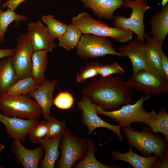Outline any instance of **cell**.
<instances>
[{
	"label": "cell",
	"instance_id": "4fadbf2b",
	"mask_svg": "<svg viewBox=\"0 0 168 168\" xmlns=\"http://www.w3.org/2000/svg\"><path fill=\"white\" fill-rule=\"evenodd\" d=\"M12 153L15 155V161L21 164L24 168H37L44 153L43 146L40 144L37 148L29 149L25 147L21 142L14 140L11 145Z\"/></svg>",
	"mask_w": 168,
	"mask_h": 168
},
{
	"label": "cell",
	"instance_id": "5b68a950",
	"mask_svg": "<svg viewBox=\"0 0 168 168\" xmlns=\"http://www.w3.org/2000/svg\"><path fill=\"white\" fill-rule=\"evenodd\" d=\"M123 127L130 145L135 147L144 156H150L153 153L161 157L168 151V142L160 135L153 134L150 128L145 127L141 131H138Z\"/></svg>",
	"mask_w": 168,
	"mask_h": 168
},
{
	"label": "cell",
	"instance_id": "7402d4cb",
	"mask_svg": "<svg viewBox=\"0 0 168 168\" xmlns=\"http://www.w3.org/2000/svg\"><path fill=\"white\" fill-rule=\"evenodd\" d=\"M147 41L144 43V49L148 65L161 71V60L163 52L162 44L152 37L144 35Z\"/></svg>",
	"mask_w": 168,
	"mask_h": 168
},
{
	"label": "cell",
	"instance_id": "7a4b0ae2",
	"mask_svg": "<svg viewBox=\"0 0 168 168\" xmlns=\"http://www.w3.org/2000/svg\"><path fill=\"white\" fill-rule=\"evenodd\" d=\"M124 83L144 94L160 95L168 92V79L161 71L148 65L133 73Z\"/></svg>",
	"mask_w": 168,
	"mask_h": 168
},
{
	"label": "cell",
	"instance_id": "f546056e",
	"mask_svg": "<svg viewBox=\"0 0 168 168\" xmlns=\"http://www.w3.org/2000/svg\"><path fill=\"white\" fill-rule=\"evenodd\" d=\"M101 65L96 61L86 63L77 73L76 75L77 82L84 83L87 79L97 76Z\"/></svg>",
	"mask_w": 168,
	"mask_h": 168
},
{
	"label": "cell",
	"instance_id": "4dcf8cb0",
	"mask_svg": "<svg viewBox=\"0 0 168 168\" xmlns=\"http://www.w3.org/2000/svg\"><path fill=\"white\" fill-rule=\"evenodd\" d=\"M48 132L45 137L54 138L62 135L67 127L65 121H59L54 117L50 116L46 120Z\"/></svg>",
	"mask_w": 168,
	"mask_h": 168
},
{
	"label": "cell",
	"instance_id": "30bf717a",
	"mask_svg": "<svg viewBox=\"0 0 168 168\" xmlns=\"http://www.w3.org/2000/svg\"><path fill=\"white\" fill-rule=\"evenodd\" d=\"M17 44L12 58V63L19 80L31 76L32 57L34 50L27 34L23 33L16 39Z\"/></svg>",
	"mask_w": 168,
	"mask_h": 168
},
{
	"label": "cell",
	"instance_id": "ac0fdd59",
	"mask_svg": "<svg viewBox=\"0 0 168 168\" xmlns=\"http://www.w3.org/2000/svg\"><path fill=\"white\" fill-rule=\"evenodd\" d=\"M150 35L157 41L163 44L168 33V4L154 13L149 21Z\"/></svg>",
	"mask_w": 168,
	"mask_h": 168
},
{
	"label": "cell",
	"instance_id": "cb8c5ba5",
	"mask_svg": "<svg viewBox=\"0 0 168 168\" xmlns=\"http://www.w3.org/2000/svg\"><path fill=\"white\" fill-rule=\"evenodd\" d=\"M86 140L88 146V150L85 157L78 161L74 166L75 168H120L121 166L113 165H106L99 161L95 158L94 153L96 151V147L93 140L87 138Z\"/></svg>",
	"mask_w": 168,
	"mask_h": 168
},
{
	"label": "cell",
	"instance_id": "7c38bea8",
	"mask_svg": "<svg viewBox=\"0 0 168 168\" xmlns=\"http://www.w3.org/2000/svg\"><path fill=\"white\" fill-rule=\"evenodd\" d=\"M27 34L29 36L34 51L45 50L52 52L56 48L54 40L48 29L40 20L31 22L27 25Z\"/></svg>",
	"mask_w": 168,
	"mask_h": 168
},
{
	"label": "cell",
	"instance_id": "e0dca14e",
	"mask_svg": "<svg viewBox=\"0 0 168 168\" xmlns=\"http://www.w3.org/2000/svg\"><path fill=\"white\" fill-rule=\"evenodd\" d=\"M85 8H89L99 19L113 20L114 13L123 7V0H80Z\"/></svg>",
	"mask_w": 168,
	"mask_h": 168
},
{
	"label": "cell",
	"instance_id": "ab89813d",
	"mask_svg": "<svg viewBox=\"0 0 168 168\" xmlns=\"http://www.w3.org/2000/svg\"><path fill=\"white\" fill-rule=\"evenodd\" d=\"M4 148L5 146L0 142V153Z\"/></svg>",
	"mask_w": 168,
	"mask_h": 168
},
{
	"label": "cell",
	"instance_id": "277c9868",
	"mask_svg": "<svg viewBox=\"0 0 168 168\" xmlns=\"http://www.w3.org/2000/svg\"><path fill=\"white\" fill-rule=\"evenodd\" d=\"M0 110L6 116L26 120L38 119L42 114L35 100L26 95L0 96Z\"/></svg>",
	"mask_w": 168,
	"mask_h": 168
},
{
	"label": "cell",
	"instance_id": "8d00e7d4",
	"mask_svg": "<svg viewBox=\"0 0 168 168\" xmlns=\"http://www.w3.org/2000/svg\"><path fill=\"white\" fill-rule=\"evenodd\" d=\"M161 71L164 76L168 79V57L163 52L161 57Z\"/></svg>",
	"mask_w": 168,
	"mask_h": 168
},
{
	"label": "cell",
	"instance_id": "f1b7e54d",
	"mask_svg": "<svg viewBox=\"0 0 168 168\" xmlns=\"http://www.w3.org/2000/svg\"><path fill=\"white\" fill-rule=\"evenodd\" d=\"M42 20L46 25L50 35L54 40L62 35L66 30L68 25L55 19L52 15H43L42 16Z\"/></svg>",
	"mask_w": 168,
	"mask_h": 168
},
{
	"label": "cell",
	"instance_id": "52a82bcc",
	"mask_svg": "<svg viewBox=\"0 0 168 168\" xmlns=\"http://www.w3.org/2000/svg\"><path fill=\"white\" fill-rule=\"evenodd\" d=\"M59 147L61 155L56 162L57 168L72 167L77 161L85 157L88 150L86 139L76 136L69 129H66L63 133Z\"/></svg>",
	"mask_w": 168,
	"mask_h": 168
},
{
	"label": "cell",
	"instance_id": "d4e9b609",
	"mask_svg": "<svg viewBox=\"0 0 168 168\" xmlns=\"http://www.w3.org/2000/svg\"><path fill=\"white\" fill-rule=\"evenodd\" d=\"M142 124L148 126L154 133H161L168 141V114L165 108L162 107L157 114L153 115Z\"/></svg>",
	"mask_w": 168,
	"mask_h": 168
},
{
	"label": "cell",
	"instance_id": "44dd1931",
	"mask_svg": "<svg viewBox=\"0 0 168 168\" xmlns=\"http://www.w3.org/2000/svg\"><path fill=\"white\" fill-rule=\"evenodd\" d=\"M12 58L6 57L0 61V96L5 95L9 88L19 80L12 65Z\"/></svg>",
	"mask_w": 168,
	"mask_h": 168
},
{
	"label": "cell",
	"instance_id": "ffe728a7",
	"mask_svg": "<svg viewBox=\"0 0 168 168\" xmlns=\"http://www.w3.org/2000/svg\"><path fill=\"white\" fill-rule=\"evenodd\" d=\"M129 151L124 153L114 150L111 153L114 161L120 160L126 162L135 168H151L159 157L156 154L152 156L143 157L133 152L131 146H129Z\"/></svg>",
	"mask_w": 168,
	"mask_h": 168
},
{
	"label": "cell",
	"instance_id": "d6986e66",
	"mask_svg": "<svg viewBox=\"0 0 168 168\" xmlns=\"http://www.w3.org/2000/svg\"><path fill=\"white\" fill-rule=\"evenodd\" d=\"M62 135L54 138L45 137L38 142L37 143L42 145L44 150V157L40 161L39 168L54 167L60 153L58 150Z\"/></svg>",
	"mask_w": 168,
	"mask_h": 168
},
{
	"label": "cell",
	"instance_id": "3957f363",
	"mask_svg": "<svg viewBox=\"0 0 168 168\" xmlns=\"http://www.w3.org/2000/svg\"><path fill=\"white\" fill-rule=\"evenodd\" d=\"M71 24L77 27L82 34L110 37L117 42L123 43L128 42L133 39V32L110 27L108 24L95 19L85 12L73 17Z\"/></svg>",
	"mask_w": 168,
	"mask_h": 168
},
{
	"label": "cell",
	"instance_id": "4316f807",
	"mask_svg": "<svg viewBox=\"0 0 168 168\" xmlns=\"http://www.w3.org/2000/svg\"><path fill=\"white\" fill-rule=\"evenodd\" d=\"M39 86L32 77H25L12 85L3 96L26 95Z\"/></svg>",
	"mask_w": 168,
	"mask_h": 168
},
{
	"label": "cell",
	"instance_id": "60d3db41",
	"mask_svg": "<svg viewBox=\"0 0 168 168\" xmlns=\"http://www.w3.org/2000/svg\"><path fill=\"white\" fill-rule=\"evenodd\" d=\"M1 0H0V12L2 11V10L1 9V8L0 6V3H1Z\"/></svg>",
	"mask_w": 168,
	"mask_h": 168
},
{
	"label": "cell",
	"instance_id": "f35d334b",
	"mask_svg": "<svg viewBox=\"0 0 168 168\" xmlns=\"http://www.w3.org/2000/svg\"><path fill=\"white\" fill-rule=\"evenodd\" d=\"M168 0H162L161 4L162 6V7H165L167 4Z\"/></svg>",
	"mask_w": 168,
	"mask_h": 168
},
{
	"label": "cell",
	"instance_id": "9a60e30c",
	"mask_svg": "<svg viewBox=\"0 0 168 168\" xmlns=\"http://www.w3.org/2000/svg\"><path fill=\"white\" fill-rule=\"evenodd\" d=\"M116 49L122 55L130 60L133 73L145 68L148 65L144 49V43L137 37L126 45Z\"/></svg>",
	"mask_w": 168,
	"mask_h": 168
},
{
	"label": "cell",
	"instance_id": "1f68e13d",
	"mask_svg": "<svg viewBox=\"0 0 168 168\" xmlns=\"http://www.w3.org/2000/svg\"><path fill=\"white\" fill-rule=\"evenodd\" d=\"M48 132L46 120L40 121L33 127L28 132V138L34 143H37L41 139L46 137Z\"/></svg>",
	"mask_w": 168,
	"mask_h": 168
},
{
	"label": "cell",
	"instance_id": "e575fe53",
	"mask_svg": "<svg viewBox=\"0 0 168 168\" xmlns=\"http://www.w3.org/2000/svg\"><path fill=\"white\" fill-rule=\"evenodd\" d=\"M168 151L165 152L164 155L159 157V159L156 161L152 168H168Z\"/></svg>",
	"mask_w": 168,
	"mask_h": 168
},
{
	"label": "cell",
	"instance_id": "8fae6325",
	"mask_svg": "<svg viewBox=\"0 0 168 168\" xmlns=\"http://www.w3.org/2000/svg\"><path fill=\"white\" fill-rule=\"evenodd\" d=\"M77 105L78 109L82 111L81 119L83 125L87 127L89 135H91L96 128L103 127L117 134L120 140H123L120 133V128L122 126L113 125L101 119L97 112V105L88 97L83 95Z\"/></svg>",
	"mask_w": 168,
	"mask_h": 168
},
{
	"label": "cell",
	"instance_id": "74e56055",
	"mask_svg": "<svg viewBox=\"0 0 168 168\" xmlns=\"http://www.w3.org/2000/svg\"><path fill=\"white\" fill-rule=\"evenodd\" d=\"M15 52V48L0 49V59L8 57H12Z\"/></svg>",
	"mask_w": 168,
	"mask_h": 168
},
{
	"label": "cell",
	"instance_id": "484cf974",
	"mask_svg": "<svg viewBox=\"0 0 168 168\" xmlns=\"http://www.w3.org/2000/svg\"><path fill=\"white\" fill-rule=\"evenodd\" d=\"M82 34L77 27L70 24L67 25L65 33L58 38V45L68 51L72 49L77 46Z\"/></svg>",
	"mask_w": 168,
	"mask_h": 168
},
{
	"label": "cell",
	"instance_id": "9c48e42d",
	"mask_svg": "<svg viewBox=\"0 0 168 168\" xmlns=\"http://www.w3.org/2000/svg\"><path fill=\"white\" fill-rule=\"evenodd\" d=\"M76 54L79 58H99L107 54L123 57L117 52L110 40L106 37L89 34H83L76 47Z\"/></svg>",
	"mask_w": 168,
	"mask_h": 168
},
{
	"label": "cell",
	"instance_id": "603a6c76",
	"mask_svg": "<svg viewBox=\"0 0 168 168\" xmlns=\"http://www.w3.org/2000/svg\"><path fill=\"white\" fill-rule=\"evenodd\" d=\"M48 52L37 51H34L33 54L31 77L39 86L46 80L44 73L48 63Z\"/></svg>",
	"mask_w": 168,
	"mask_h": 168
},
{
	"label": "cell",
	"instance_id": "8992f818",
	"mask_svg": "<svg viewBox=\"0 0 168 168\" xmlns=\"http://www.w3.org/2000/svg\"><path fill=\"white\" fill-rule=\"evenodd\" d=\"M150 96L149 94H143L135 104L124 105L116 110L105 111L97 106V112L98 114H102L114 120L122 126L136 130L131 126V123L137 122L142 124L156 113L154 110L149 112L143 107V103L149 98Z\"/></svg>",
	"mask_w": 168,
	"mask_h": 168
},
{
	"label": "cell",
	"instance_id": "6da1fadb",
	"mask_svg": "<svg viewBox=\"0 0 168 168\" xmlns=\"http://www.w3.org/2000/svg\"><path fill=\"white\" fill-rule=\"evenodd\" d=\"M83 95L105 111L117 110L131 104L134 94L119 77L100 76L92 81L82 91Z\"/></svg>",
	"mask_w": 168,
	"mask_h": 168
},
{
	"label": "cell",
	"instance_id": "d590c367",
	"mask_svg": "<svg viewBox=\"0 0 168 168\" xmlns=\"http://www.w3.org/2000/svg\"><path fill=\"white\" fill-rule=\"evenodd\" d=\"M26 0H6L3 4L2 7H8L13 10H15L18 6Z\"/></svg>",
	"mask_w": 168,
	"mask_h": 168
},
{
	"label": "cell",
	"instance_id": "ba28073f",
	"mask_svg": "<svg viewBox=\"0 0 168 168\" xmlns=\"http://www.w3.org/2000/svg\"><path fill=\"white\" fill-rule=\"evenodd\" d=\"M124 7L130 8L132 12L129 17L118 15L114 16L113 25L115 27L130 30L134 33L142 42L144 41V35L145 34L144 24L145 12L149 9L147 0H124Z\"/></svg>",
	"mask_w": 168,
	"mask_h": 168
},
{
	"label": "cell",
	"instance_id": "d6a6232c",
	"mask_svg": "<svg viewBox=\"0 0 168 168\" xmlns=\"http://www.w3.org/2000/svg\"><path fill=\"white\" fill-rule=\"evenodd\" d=\"M74 102V99L69 93L60 92L55 96L53 100V104L56 107L62 110H66L71 108Z\"/></svg>",
	"mask_w": 168,
	"mask_h": 168
},
{
	"label": "cell",
	"instance_id": "836d02e7",
	"mask_svg": "<svg viewBox=\"0 0 168 168\" xmlns=\"http://www.w3.org/2000/svg\"><path fill=\"white\" fill-rule=\"evenodd\" d=\"M125 72L124 69L117 62H112L101 65L98 72V74L101 77H105L114 74H122Z\"/></svg>",
	"mask_w": 168,
	"mask_h": 168
},
{
	"label": "cell",
	"instance_id": "5bb4252c",
	"mask_svg": "<svg viewBox=\"0 0 168 168\" xmlns=\"http://www.w3.org/2000/svg\"><path fill=\"white\" fill-rule=\"evenodd\" d=\"M0 122L5 127L9 137L24 142L30 129L40 121L8 117L0 113Z\"/></svg>",
	"mask_w": 168,
	"mask_h": 168
},
{
	"label": "cell",
	"instance_id": "2e32d148",
	"mask_svg": "<svg viewBox=\"0 0 168 168\" xmlns=\"http://www.w3.org/2000/svg\"><path fill=\"white\" fill-rule=\"evenodd\" d=\"M57 83L56 79L51 81L46 80L37 89L27 94L38 104L45 120L50 116L53 100V95Z\"/></svg>",
	"mask_w": 168,
	"mask_h": 168
},
{
	"label": "cell",
	"instance_id": "83f0119b",
	"mask_svg": "<svg viewBox=\"0 0 168 168\" xmlns=\"http://www.w3.org/2000/svg\"><path fill=\"white\" fill-rule=\"evenodd\" d=\"M27 19V17L24 15L17 14L10 8L0 12V43L4 42V35L7 27L11 23L16 21L17 24L19 21H25Z\"/></svg>",
	"mask_w": 168,
	"mask_h": 168
}]
</instances>
